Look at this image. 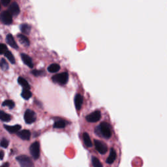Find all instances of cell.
<instances>
[{
  "mask_svg": "<svg viewBox=\"0 0 167 167\" xmlns=\"http://www.w3.org/2000/svg\"><path fill=\"white\" fill-rule=\"evenodd\" d=\"M95 132L105 138H110L112 136V129L111 125L107 122H102L99 125L96 127Z\"/></svg>",
  "mask_w": 167,
  "mask_h": 167,
  "instance_id": "obj_1",
  "label": "cell"
},
{
  "mask_svg": "<svg viewBox=\"0 0 167 167\" xmlns=\"http://www.w3.org/2000/svg\"><path fill=\"white\" fill-rule=\"evenodd\" d=\"M52 80L59 85H65L69 80V73L67 72L56 74L52 77Z\"/></svg>",
  "mask_w": 167,
  "mask_h": 167,
  "instance_id": "obj_2",
  "label": "cell"
},
{
  "mask_svg": "<svg viewBox=\"0 0 167 167\" xmlns=\"http://www.w3.org/2000/svg\"><path fill=\"white\" fill-rule=\"evenodd\" d=\"M17 161L22 167H32L34 165L32 161V159L26 155H19L17 158Z\"/></svg>",
  "mask_w": 167,
  "mask_h": 167,
  "instance_id": "obj_3",
  "label": "cell"
},
{
  "mask_svg": "<svg viewBox=\"0 0 167 167\" xmlns=\"http://www.w3.org/2000/svg\"><path fill=\"white\" fill-rule=\"evenodd\" d=\"M29 152L33 159L37 160L40 156V144L39 142H35L29 147Z\"/></svg>",
  "mask_w": 167,
  "mask_h": 167,
  "instance_id": "obj_4",
  "label": "cell"
},
{
  "mask_svg": "<svg viewBox=\"0 0 167 167\" xmlns=\"http://www.w3.org/2000/svg\"><path fill=\"white\" fill-rule=\"evenodd\" d=\"M24 118L25 120V122L26 123L32 124L35 122L37 120L36 114L35 112L32 111V110L28 109V110H26L24 113Z\"/></svg>",
  "mask_w": 167,
  "mask_h": 167,
  "instance_id": "obj_5",
  "label": "cell"
},
{
  "mask_svg": "<svg viewBox=\"0 0 167 167\" xmlns=\"http://www.w3.org/2000/svg\"><path fill=\"white\" fill-rule=\"evenodd\" d=\"M94 144H95V146H96V150L99 153L103 155L107 152L108 147L107 146V144H106L105 142L100 141V140H95Z\"/></svg>",
  "mask_w": 167,
  "mask_h": 167,
  "instance_id": "obj_6",
  "label": "cell"
},
{
  "mask_svg": "<svg viewBox=\"0 0 167 167\" xmlns=\"http://www.w3.org/2000/svg\"><path fill=\"white\" fill-rule=\"evenodd\" d=\"M13 15L9 11H5L1 14V20L3 24L10 25L13 22Z\"/></svg>",
  "mask_w": 167,
  "mask_h": 167,
  "instance_id": "obj_7",
  "label": "cell"
},
{
  "mask_svg": "<svg viewBox=\"0 0 167 167\" xmlns=\"http://www.w3.org/2000/svg\"><path fill=\"white\" fill-rule=\"evenodd\" d=\"M101 118V113L99 111H96L90 114L88 116L86 117V120L88 122L94 123L97 122V121H99Z\"/></svg>",
  "mask_w": 167,
  "mask_h": 167,
  "instance_id": "obj_8",
  "label": "cell"
},
{
  "mask_svg": "<svg viewBox=\"0 0 167 167\" xmlns=\"http://www.w3.org/2000/svg\"><path fill=\"white\" fill-rule=\"evenodd\" d=\"M20 57H21L22 62H24L25 65H26L29 68L32 69V68L33 67V63L32 59L30 58L28 55L24 54V53H22V54H20Z\"/></svg>",
  "mask_w": 167,
  "mask_h": 167,
  "instance_id": "obj_9",
  "label": "cell"
},
{
  "mask_svg": "<svg viewBox=\"0 0 167 167\" xmlns=\"http://www.w3.org/2000/svg\"><path fill=\"white\" fill-rule=\"evenodd\" d=\"M83 101L84 98L80 94L77 93L76 95L74 97V105L76 109H77V111H80V110L83 104Z\"/></svg>",
  "mask_w": 167,
  "mask_h": 167,
  "instance_id": "obj_10",
  "label": "cell"
},
{
  "mask_svg": "<svg viewBox=\"0 0 167 167\" xmlns=\"http://www.w3.org/2000/svg\"><path fill=\"white\" fill-rule=\"evenodd\" d=\"M17 135L19 138L24 140H29L31 137V132L29 130L24 129L17 132Z\"/></svg>",
  "mask_w": 167,
  "mask_h": 167,
  "instance_id": "obj_11",
  "label": "cell"
},
{
  "mask_svg": "<svg viewBox=\"0 0 167 167\" xmlns=\"http://www.w3.org/2000/svg\"><path fill=\"white\" fill-rule=\"evenodd\" d=\"M3 127L5 129L8 131L10 133H15V132H18V131H20L21 129V125L19 124H17L13 125V126H10V125H3Z\"/></svg>",
  "mask_w": 167,
  "mask_h": 167,
  "instance_id": "obj_12",
  "label": "cell"
},
{
  "mask_svg": "<svg viewBox=\"0 0 167 167\" xmlns=\"http://www.w3.org/2000/svg\"><path fill=\"white\" fill-rule=\"evenodd\" d=\"M6 42L11 47H12L14 49H18V46L17 45L16 41H15L13 36L11 33L7 34L6 36Z\"/></svg>",
  "mask_w": 167,
  "mask_h": 167,
  "instance_id": "obj_13",
  "label": "cell"
},
{
  "mask_svg": "<svg viewBox=\"0 0 167 167\" xmlns=\"http://www.w3.org/2000/svg\"><path fill=\"white\" fill-rule=\"evenodd\" d=\"M9 11L12 14L13 16H17L20 13V8L16 2H13L9 7Z\"/></svg>",
  "mask_w": 167,
  "mask_h": 167,
  "instance_id": "obj_14",
  "label": "cell"
},
{
  "mask_svg": "<svg viewBox=\"0 0 167 167\" xmlns=\"http://www.w3.org/2000/svg\"><path fill=\"white\" fill-rule=\"evenodd\" d=\"M116 157H117V155H116V151L113 147H112L111 149V151H110L109 156L107 159V160H106V162H107V164H110V165L112 164V163L116 160Z\"/></svg>",
  "mask_w": 167,
  "mask_h": 167,
  "instance_id": "obj_15",
  "label": "cell"
},
{
  "mask_svg": "<svg viewBox=\"0 0 167 167\" xmlns=\"http://www.w3.org/2000/svg\"><path fill=\"white\" fill-rule=\"evenodd\" d=\"M17 38L19 42H20L22 45H24L25 47H28L29 46V41L27 37L22 35V34H18L17 35Z\"/></svg>",
  "mask_w": 167,
  "mask_h": 167,
  "instance_id": "obj_16",
  "label": "cell"
},
{
  "mask_svg": "<svg viewBox=\"0 0 167 167\" xmlns=\"http://www.w3.org/2000/svg\"><path fill=\"white\" fill-rule=\"evenodd\" d=\"M83 140H84V142L85 145L88 147H91L93 146V144L92 140H91V138L90 137V135H88V133L87 132H84L83 133Z\"/></svg>",
  "mask_w": 167,
  "mask_h": 167,
  "instance_id": "obj_17",
  "label": "cell"
},
{
  "mask_svg": "<svg viewBox=\"0 0 167 167\" xmlns=\"http://www.w3.org/2000/svg\"><path fill=\"white\" fill-rule=\"evenodd\" d=\"M18 82L22 88L25 89H30V85L29 84L28 82L24 79L23 77H19L18 78Z\"/></svg>",
  "mask_w": 167,
  "mask_h": 167,
  "instance_id": "obj_18",
  "label": "cell"
},
{
  "mask_svg": "<svg viewBox=\"0 0 167 167\" xmlns=\"http://www.w3.org/2000/svg\"><path fill=\"white\" fill-rule=\"evenodd\" d=\"M67 122L63 120H56L55 121V123H54V128L55 129H63L64 127H65Z\"/></svg>",
  "mask_w": 167,
  "mask_h": 167,
  "instance_id": "obj_19",
  "label": "cell"
},
{
  "mask_svg": "<svg viewBox=\"0 0 167 167\" xmlns=\"http://www.w3.org/2000/svg\"><path fill=\"white\" fill-rule=\"evenodd\" d=\"M60 69V66L57 63H52L50 65H49L48 67V72L52 73H55L58 72Z\"/></svg>",
  "mask_w": 167,
  "mask_h": 167,
  "instance_id": "obj_20",
  "label": "cell"
},
{
  "mask_svg": "<svg viewBox=\"0 0 167 167\" xmlns=\"http://www.w3.org/2000/svg\"><path fill=\"white\" fill-rule=\"evenodd\" d=\"M21 96L23 97L24 99L28 100L32 96V93L30 92L29 89H25L24 88L22 90V92L21 93Z\"/></svg>",
  "mask_w": 167,
  "mask_h": 167,
  "instance_id": "obj_21",
  "label": "cell"
},
{
  "mask_svg": "<svg viewBox=\"0 0 167 167\" xmlns=\"http://www.w3.org/2000/svg\"><path fill=\"white\" fill-rule=\"evenodd\" d=\"M20 30H21V32L24 33V34H27V35H28V34H29L30 32H31V29H32V27L30 26L29 25L27 24H22L20 26Z\"/></svg>",
  "mask_w": 167,
  "mask_h": 167,
  "instance_id": "obj_22",
  "label": "cell"
},
{
  "mask_svg": "<svg viewBox=\"0 0 167 167\" xmlns=\"http://www.w3.org/2000/svg\"><path fill=\"white\" fill-rule=\"evenodd\" d=\"M0 119L2 121H5V122H8L11 119V116L9 115V114L5 113V112H3L2 111L0 112Z\"/></svg>",
  "mask_w": 167,
  "mask_h": 167,
  "instance_id": "obj_23",
  "label": "cell"
},
{
  "mask_svg": "<svg viewBox=\"0 0 167 167\" xmlns=\"http://www.w3.org/2000/svg\"><path fill=\"white\" fill-rule=\"evenodd\" d=\"M3 55H4L7 59H8V60L12 64H14L15 62H16V61H15L14 56L13 55L12 53H11L9 50H7Z\"/></svg>",
  "mask_w": 167,
  "mask_h": 167,
  "instance_id": "obj_24",
  "label": "cell"
},
{
  "mask_svg": "<svg viewBox=\"0 0 167 167\" xmlns=\"http://www.w3.org/2000/svg\"><path fill=\"white\" fill-rule=\"evenodd\" d=\"M14 106V102L12 100H5L2 103V107H7L9 109H13Z\"/></svg>",
  "mask_w": 167,
  "mask_h": 167,
  "instance_id": "obj_25",
  "label": "cell"
},
{
  "mask_svg": "<svg viewBox=\"0 0 167 167\" xmlns=\"http://www.w3.org/2000/svg\"><path fill=\"white\" fill-rule=\"evenodd\" d=\"M0 67L3 71H6L9 69V64L7 63L4 58H2L0 61Z\"/></svg>",
  "mask_w": 167,
  "mask_h": 167,
  "instance_id": "obj_26",
  "label": "cell"
},
{
  "mask_svg": "<svg viewBox=\"0 0 167 167\" xmlns=\"http://www.w3.org/2000/svg\"><path fill=\"white\" fill-rule=\"evenodd\" d=\"M92 162L93 166L95 167H102V165L101 164L100 161L96 157L93 156L92 157Z\"/></svg>",
  "mask_w": 167,
  "mask_h": 167,
  "instance_id": "obj_27",
  "label": "cell"
},
{
  "mask_svg": "<svg viewBox=\"0 0 167 167\" xmlns=\"http://www.w3.org/2000/svg\"><path fill=\"white\" fill-rule=\"evenodd\" d=\"M31 73L35 76V77H40V76L43 75L44 74V72L41 70H33Z\"/></svg>",
  "mask_w": 167,
  "mask_h": 167,
  "instance_id": "obj_28",
  "label": "cell"
},
{
  "mask_svg": "<svg viewBox=\"0 0 167 167\" xmlns=\"http://www.w3.org/2000/svg\"><path fill=\"white\" fill-rule=\"evenodd\" d=\"M9 140L5 138H3L1 140V146L2 147H4V148H7L9 146Z\"/></svg>",
  "mask_w": 167,
  "mask_h": 167,
  "instance_id": "obj_29",
  "label": "cell"
},
{
  "mask_svg": "<svg viewBox=\"0 0 167 167\" xmlns=\"http://www.w3.org/2000/svg\"><path fill=\"white\" fill-rule=\"evenodd\" d=\"M7 50H8V48H7V46L5 44L2 43L0 44V54L3 55Z\"/></svg>",
  "mask_w": 167,
  "mask_h": 167,
  "instance_id": "obj_30",
  "label": "cell"
},
{
  "mask_svg": "<svg viewBox=\"0 0 167 167\" xmlns=\"http://www.w3.org/2000/svg\"><path fill=\"white\" fill-rule=\"evenodd\" d=\"M11 0H1L2 4L4 6H7L9 4Z\"/></svg>",
  "mask_w": 167,
  "mask_h": 167,
  "instance_id": "obj_31",
  "label": "cell"
},
{
  "mask_svg": "<svg viewBox=\"0 0 167 167\" xmlns=\"http://www.w3.org/2000/svg\"><path fill=\"white\" fill-rule=\"evenodd\" d=\"M3 156H4V152L3 150H1L0 151V159H1V160H3Z\"/></svg>",
  "mask_w": 167,
  "mask_h": 167,
  "instance_id": "obj_32",
  "label": "cell"
},
{
  "mask_svg": "<svg viewBox=\"0 0 167 167\" xmlns=\"http://www.w3.org/2000/svg\"><path fill=\"white\" fill-rule=\"evenodd\" d=\"M9 166V163H5V164L3 165L2 166L3 167V166Z\"/></svg>",
  "mask_w": 167,
  "mask_h": 167,
  "instance_id": "obj_33",
  "label": "cell"
}]
</instances>
